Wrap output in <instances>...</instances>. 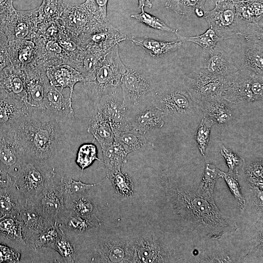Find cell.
I'll list each match as a JSON object with an SVG mask.
<instances>
[{"label": "cell", "instance_id": "cell-1", "mask_svg": "<svg viewBox=\"0 0 263 263\" xmlns=\"http://www.w3.org/2000/svg\"><path fill=\"white\" fill-rule=\"evenodd\" d=\"M60 122L46 109L28 110L12 124L28 161L43 166L61 142Z\"/></svg>", "mask_w": 263, "mask_h": 263}, {"label": "cell", "instance_id": "cell-2", "mask_svg": "<svg viewBox=\"0 0 263 263\" xmlns=\"http://www.w3.org/2000/svg\"><path fill=\"white\" fill-rule=\"evenodd\" d=\"M151 102L164 113L165 121L183 126L203 115L192 98L183 79L156 86Z\"/></svg>", "mask_w": 263, "mask_h": 263}, {"label": "cell", "instance_id": "cell-3", "mask_svg": "<svg viewBox=\"0 0 263 263\" xmlns=\"http://www.w3.org/2000/svg\"><path fill=\"white\" fill-rule=\"evenodd\" d=\"M118 46L105 54L92 77L83 82L86 94L95 108L103 96L119 89L122 77L127 71L120 57Z\"/></svg>", "mask_w": 263, "mask_h": 263}, {"label": "cell", "instance_id": "cell-4", "mask_svg": "<svg viewBox=\"0 0 263 263\" xmlns=\"http://www.w3.org/2000/svg\"><path fill=\"white\" fill-rule=\"evenodd\" d=\"M120 87L123 105L130 113L151 103L156 85L147 74L127 68L122 77Z\"/></svg>", "mask_w": 263, "mask_h": 263}, {"label": "cell", "instance_id": "cell-5", "mask_svg": "<svg viewBox=\"0 0 263 263\" xmlns=\"http://www.w3.org/2000/svg\"><path fill=\"white\" fill-rule=\"evenodd\" d=\"M228 76L213 75L200 67L187 75L184 81L199 107L206 102L222 98Z\"/></svg>", "mask_w": 263, "mask_h": 263}, {"label": "cell", "instance_id": "cell-6", "mask_svg": "<svg viewBox=\"0 0 263 263\" xmlns=\"http://www.w3.org/2000/svg\"><path fill=\"white\" fill-rule=\"evenodd\" d=\"M29 162L24 149L12 125H0V170L12 180Z\"/></svg>", "mask_w": 263, "mask_h": 263}, {"label": "cell", "instance_id": "cell-7", "mask_svg": "<svg viewBox=\"0 0 263 263\" xmlns=\"http://www.w3.org/2000/svg\"><path fill=\"white\" fill-rule=\"evenodd\" d=\"M32 204L53 223H59L66 214L64 196L53 172H49L43 190Z\"/></svg>", "mask_w": 263, "mask_h": 263}, {"label": "cell", "instance_id": "cell-8", "mask_svg": "<svg viewBox=\"0 0 263 263\" xmlns=\"http://www.w3.org/2000/svg\"><path fill=\"white\" fill-rule=\"evenodd\" d=\"M92 261L98 263H134L133 238L115 237L100 241L91 250Z\"/></svg>", "mask_w": 263, "mask_h": 263}, {"label": "cell", "instance_id": "cell-9", "mask_svg": "<svg viewBox=\"0 0 263 263\" xmlns=\"http://www.w3.org/2000/svg\"><path fill=\"white\" fill-rule=\"evenodd\" d=\"M38 18V7L26 11L15 9L0 23V31L5 35L8 42L32 39L36 34Z\"/></svg>", "mask_w": 263, "mask_h": 263}, {"label": "cell", "instance_id": "cell-10", "mask_svg": "<svg viewBox=\"0 0 263 263\" xmlns=\"http://www.w3.org/2000/svg\"><path fill=\"white\" fill-rule=\"evenodd\" d=\"M234 3L237 35L263 36V0H238Z\"/></svg>", "mask_w": 263, "mask_h": 263}, {"label": "cell", "instance_id": "cell-11", "mask_svg": "<svg viewBox=\"0 0 263 263\" xmlns=\"http://www.w3.org/2000/svg\"><path fill=\"white\" fill-rule=\"evenodd\" d=\"M130 37L121 33L109 23L101 24L78 37L77 41L82 49L106 54L122 41L129 40Z\"/></svg>", "mask_w": 263, "mask_h": 263}, {"label": "cell", "instance_id": "cell-12", "mask_svg": "<svg viewBox=\"0 0 263 263\" xmlns=\"http://www.w3.org/2000/svg\"><path fill=\"white\" fill-rule=\"evenodd\" d=\"M204 17L209 28L212 29L223 40L237 36L236 9L232 1H215V6L212 10H205Z\"/></svg>", "mask_w": 263, "mask_h": 263}, {"label": "cell", "instance_id": "cell-13", "mask_svg": "<svg viewBox=\"0 0 263 263\" xmlns=\"http://www.w3.org/2000/svg\"><path fill=\"white\" fill-rule=\"evenodd\" d=\"M42 166L29 161L13 181L25 203L32 204L44 188L49 172L45 171Z\"/></svg>", "mask_w": 263, "mask_h": 263}, {"label": "cell", "instance_id": "cell-14", "mask_svg": "<svg viewBox=\"0 0 263 263\" xmlns=\"http://www.w3.org/2000/svg\"><path fill=\"white\" fill-rule=\"evenodd\" d=\"M110 125L114 134L132 129L129 114L123 103L119 89L103 96L95 108Z\"/></svg>", "mask_w": 263, "mask_h": 263}, {"label": "cell", "instance_id": "cell-15", "mask_svg": "<svg viewBox=\"0 0 263 263\" xmlns=\"http://www.w3.org/2000/svg\"><path fill=\"white\" fill-rule=\"evenodd\" d=\"M59 21L70 33L76 38L104 23L96 18L84 2L67 5Z\"/></svg>", "mask_w": 263, "mask_h": 263}, {"label": "cell", "instance_id": "cell-16", "mask_svg": "<svg viewBox=\"0 0 263 263\" xmlns=\"http://www.w3.org/2000/svg\"><path fill=\"white\" fill-rule=\"evenodd\" d=\"M25 105L28 110L45 109L44 96L45 84L48 80L46 69L37 65L24 68Z\"/></svg>", "mask_w": 263, "mask_h": 263}, {"label": "cell", "instance_id": "cell-17", "mask_svg": "<svg viewBox=\"0 0 263 263\" xmlns=\"http://www.w3.org/2000/svg\"><path fill=\"white\" fill-rule=\"evenodd\" d=\"M251 77L238 70L228 76L222 98L231 107L254 102Z\"/></svg>", "mask_w": 263, "mask_h": 263}, {"label": "cell", "instance_id": "cell-18", "mask_svg": "<svg viewBox=\"0 0 263 263\" xmlns=\"http://www.w3.org/2000/svg\"><path fill=\"white\" fill-rule=\"evenodd\" d=\"M239 70L254 77L263 76V36H246Z\"/></svg>", "mask_w": 263, "mask_h": 263}, {"label": "cell", "instance_id": "cell-19", "mask_svg": "<svg viewBox=\"0 0 263 263\" xmlns=\"http://www.w3.org/2000/svg\"><path fill=\"white\" fill-rule=\"evenodd\" d=\"M16 217L21 223L22 237L26 244H28L34 237L54 224L30 203H25Z\"/></svg>", "mask_w": 263, "mask_h": 263}, {"label": "cell", "instance_id": "cell-20", "mask_svg": "<svg viewBox=\"0 0 263 263\" xmlns=\"http://www.w3.org/2000/svg\"><path fill=\"white\" fill-rule=\"evenodd\" d=\"M44 105L60 122L74 118L72 98L64 97L61 92L53 86L49 79L45 84Z\"/></svg>", "mask_w": 263, "mask_h": 263}, {"label": "cell", "instance_id": "cell-21", "mask_svg": "<svg viewBox=\"0 0 263 263\" xmlns=\"http://www.w3.org/2000/svg\"><path fill=\"white\" fill-rule=\"evenodd\" d=\"M7 54L11 64L22 70L36 65L38 59L37 48L33 39L9 42Z\"/></svg>", "mask_w": 263, "mask_h": 263}, {"label": "cell", "instance_id": "cell-22", "mask_svg": "<svg viewBox=\"0 0 263 263\" xmlns=\"http://www.w3.org/2000/svg\"><path fill=\"white\" fill-rule=\"evenodd\" d=\"M132 128L145 134L150 131L160 129L165 122L163 113L151 103L129 114Z\"/></svg>", "mask_w": 263, "mask_h": 263}, {"label": "cell", "instance_id": "cell-23", "mask_svg": "<svg viewBox=\"0 0 263 263\" xmlns=\"http://www.w3.org/2000/svg\"><path fill=\"white\" fill-rule=\"evenodd\" d=\"M46 75L50 82L55 87L70 89L69 97L72 98L74 86L78 82H83L85 79L82 74L71 66L63 64L49 67Z\"/></svg>", "mask_w": 263, "mask_h": 263}, {"label": "cell", "instance_id": "cell-24", "mask_svg": "<svg viewBox=\"0 0 263 263\" xmlns=\"http://www.w3.org/2000/svg\"><path fill=\"white\" fill-rule=\"evenodd\" d=\"M25 77L22 69L10 64L0 73V83L8 95L25 103Z\"/></svg>", "mask_w": 263, "mask_h": 263}, {"label": "cell", "instance_id": "cell-25", "mask_svg": "<svg viewBox=\"0 0 263 263\" xmlns=\"http://www.w3.org/2000/svg\"><path fill=\"white\" fill-rule=\"evenodd\" d=\"M135 250L134 263L164 262L165 252L158 242L152 236L143 235L133 238Z\"/></svg>", "mask_w": 263, "mask_h": 263}, {"label": "cell", "instance_id": "cell-26", "mask_svg": "<svg viewBox=\"0 0 263 263\" xmlns=\"http://www.w3.org/2000/svg\"><path fill=\"white\" fill-rule=\"evenodd\" d=\"M206 54L208 55L207 60L201 67L210 74L226 77L239 69L232 61L230 56L218 45Z\"/></svg>", "mask_w": 263, "mask_h": 263}, {"label": "cell", "instance_id": "cell-27", "mask_svg": "<svg viewBox=\"0 0 263 263\" xmlns=\"http://www.w3.org/2000/svg\"><path fill=\"white\" fill-rule=\"evenodd\" d=\"M130 40L141 47L153 57H160L180 48L183 42L178 40L164 41L149 37H130Z\"/></svg>", "mask_w": 263, "mask_h": 263}, {"label": "cell", "instance_id": "cell-28", "mask_svg": "<svg viewBox=\"0 0 263 263\" xmlns=\"http://www.w3.org/2000/svg\"><path fill=\"white\" fill-rule=\"evenodd\" d=\"M25 199L13 184L0 188V217L5 215L16 216L25 204Z\"/></svg>", "mask_w": 263, "mask_h": 263}, {"label": "cell", "instance_id": "cell-29", "mask_svg": "<svg viewBox=\"0 0 263 263\" xmlns=\"http://www.w3.org/2000/svg\"><path fill=\"white\" fill-rule=\"evenodd\" d=\"M199 108L204 116L214 124H226L233 118L232 109L222 98L206 102Z\"/></svg>", "mask_w": 263, "mask_h": 263}, {"label": "cell", "instance_id": "cell-30", "mask_svg": "<svg viewBox=\"0 0 263 263\" xmlns=\"http://www.w3.org/2000/svg\"><path fill=\"white\" fill-rule=\"evenodd\" d=\"M105 54L96 51L82 49L71 66L82 74L85 81L93 75Z\"/></svg>", "mask_w": 263, "mask_h": 263}, {"label": "cell", "instance_id": "cell-31", "mask_svg": "<svg viewBox=\"0 0 263 263\" xmlns=\"http://www.w3.org/2000/svg\"><path fill=\"white\" fill-rule=\"evenodd\" d=\"M27 112L23 101L7 93L0 97V125H11Z\"/></svg>", "mask_w": 263, "mask_h": 263}, {"label": "cell", "instance_id": "cell-32", "mask_svg": "<svg viewBox=\"0 0 263 263\" xmlns=\"http://www.w3.org/2000/svg\"><path fill=\"white\" fill-rule=\"evenodd\" d=\"M104 164L107 172V178L113 173L121 171L127 162L128 154L116 141L109 144L100 145Z\"/></svg>", "mask_w": 263, "mask_h": 263}, {"label": "cell", "instance_id": "cell-33", "mask_svg": "<svg viewBox=\"0 0 263 263\" xmlns=\"http://www.w3.org/2000/svg\"><path fill=\"white\" fill-rule=\"evenodd\" d=\"M87 132L94 136L100 145L111 144L115 141L110 125L98 111H95L90 119Z\"/></svg>", "mask_w": 263, "mask_h": 263}, {"label": "cell", "instance_id": "cell-34", "mask_svg": "<svg viewBox=\"0 0 263 263\" xmlns=\"http://www.w3.org/2000/svg\"><path fill=\"white\" fill-rule=\"evenodd\" d=\"M57 224L59 225H65L69 231L77 233H83L101 225V222L95 214L80 216L70 213L68 210L66 215Z\"/></svg>", "mask_w": 263, "mask_h": 263}, {"label": "cell", "instance_id": "cell-35", "mask_svg": "<svg viewBox=\"0 0 263 263\" xmlns=\"http://www.w3.org/2000/svg\"><path fill=\"white\" fill-rule=\"evenodd\" d=\"M145 134L132 128L114 134L115 140L129 154L135 151L144 150L151 145L146 138Z\"/></svg>", "mask_w": 263, "mask_h": 263}, {"label": "cell", "instance_id": "cell-36", "mask_svg": "<svg viewBox=\"0 0 263 263\" xmlns=\"http://www.w3.org/2000/svg\"><path fill=\"white\" fill-rule=\"evenodd\" d=\"M0 234L6 240L26 244L22 237L21 223L16 216L5 215L0 217Z\"/></svg>", "mask_w": 263, "mask_h": 263}, {"label": "cell", "instance_id": "cell-37", "mask_svg": "<svg viewBox=\"0 0 263 263\" xmlns=\"http://www.w3.org/2000/svg\"><path fill=\"white\" fill-rule=\"evenodd\" d=\"M175 34L177 36V40L183 43L190 42L196 44L203 49L205 54L212 51L217 45V43L223 40L210 28H209L204 33L196 36H184L178 32H176Z\"/></svg>", "mask_w": 263, "mask_h": 263}, {"label": "cell", "instance_id": "cell-38", "mask_svg": "<svg viewBox=\"0 0 263 263\" xmlns=\"http://www.w3.org/2000/svg\"><path fill=\"white\" fill-rule=\"evenodd\" d=\"M87 193L66 199L65 204L68 212L80 216L95 214L96 207Z\"/></svg>", "mask_w": 263, "mask_h": 263}, {"label": "cell", "instance_id": "cell-39", "mask_svg": "<svg viewBox=\"0 0 263 263\" xmlns=\"http://www.w3.org/2000/svg\"><path fill=\"white\" fill-rule=\"evenodd\" d=\"M220 177L221 170L214 165L207 163L197 191L198 196L208 200H213L214 186L217 179Z\"/></svg>", "mask_w": 263, "mask_h": 263}, {"label": "cell", "instance_id": "cell-40", "mask_svg": "<svg viewBox=\"0 0 263 263\" xmlns=\"http://www.w3.org/2000/svg\"><path fill=\"white\" fill-rule=\"evenodd\" d=\"M67 5L63 0H43L38 7V23L59 20Z\"/></svg>", "mask_w": 263, "mask_h": 263}, {"label": "cell", "instance_id": "cell-41", "mask_svg": "<svg viewBox=\"0 0 263 263\" xmlns=\"http://www.w3.org/2000/svg\"><path fill=\"white\" fill-rule=\"evenodd\" d=\"M64 233L61 226L56 222L34 237L28 244L35 249L38 248H50Z\"/></svg>", "mask_w": 263, "mask_h": 263}, {"label": "cell", "instance_id": "cell-42", "mask_svg": "<svg viewBox=\"0 0 263 263\" xmlns=\"http://www.w3.org/2000/svg\"><path fill=\"white\" fill-rule=\"evenodd\" d=\"M100 183L93 184H86L80 180L78 181L74 180L68 176H63L58 180V184L63 193L65 201L69 198L87 193L93 187Z\"/></svg>", "mask_w": 263, "mask_h": 263}, {"label": "cell", "instance_id": "cell-43", "mask_svg": "<svg viewBox=\"0 0 263 263\" xmlns=\"http://www.w3.org/2000/svg\"><path fill=\"white\" fill-rule=\"evenodd\" d=\"M207 0H167L166 8L176 14L191 16L195 10L205 8L204 4Z\"/></svg>", "mask_w": 263, "mask_h": 263}, {"label": "cell", "instance_id": "cell-44", "mask_svg": "<svg viewBox=\"0 0 263 263\" xmlns=\"http://www.w3.org/2000/svg\"><path fill=\"white\" fill-rule=\"evenodd\" d=\"M95 160H100L97 157V148L94 144L85 143L79 147L75 162L81 169L82 172L90 166Z\"/></svg>", "mask_w": 263, "mask_h": 263}, {"label": "cell", "instance_id": "cell-45", "mask_svg": "<svg viewBox=\"0 0 263 263\" xmlns=\"http://www.w3.org/2000/svg\"><path fill=\"white\" fill-rule=\"evenodd\" d=\"M141 10V13L132 15L131 17L137 21L154 29L172 32L174 34L178 32V29L170 27L161 19L146 12L144 8L142 9Z\"/></svg>", "mask_w": 263, "mask_h": 263}, {"label": "cell", "instance_id": "cell-46", "mask_svg": "<svg viewBox=\"0 0 263 263\" xmlns=\"http://www.w3.org/2000/svg\"><path fill=\"white\" fill-rule=\"evenodd\" d=\"M214 124L212 120L204 116L196 131L195 137L200 151L203 155L205 154L209 141L211 127Z\"/></svg>", "mask_w": 263, "mask_h": 263}, {"label": "cell", "instance_id": "cell-47", "mask_svg": "<svg viewBox=\"0 0 263 263\" xmlns=\"http://www.w3.org/2000/svg\"><path fill=\"white\" fill-rule=\"evenodd\" d=\"M108 178H111L113 186L117 193L124 197H129L133 193V183L127 174L119 171Z\"/></svg>", "mask_w": 263, "mask_h": 263}, {"label": "cell", "instance_id": "cell-48", "mask_svg": "<svg viewBox=\"0 0 263 263\" xmlns=\"http://www.w3.org/2000/svg\"><path fill=\"white\" fill-rule=\"evenodd\" d=\"M50 248L58 252L65 262H75L76 255L75 249L64 233Z\"/></svg>", "mask_w": 263, "mask_h": 263}, {"label": "cell", "instance_id": "cell-49", "mask_svg": "<svg viewBox=\"0 0 263 263\" xmlns=\"http://www.w3.org/2000/svg\"><path fill=\"white\" fill-rule=\"evenodd\" d=\"M238 172H225L221 170V177L226 181L231 192L239 203L241 207L243 208L245 206V201L241 192L238 181Z\"/></svg>", "mask_w": 263, "mask_h": 263}, {"label": "cell", "instance_id": "cell-50", "mask_svg": "<svg viewBox=\"0 0 263 263\" xmlns=\"http://www.w3.org/2000/svg\"><path fill=\"white\" fill-rule=\"evenodd\" d=\"M109 0H86L84 3L96 19L104 23L108 21L107 7Z\"/></svg>", "mask_w": 263, "mask_h": 263}, {"label": "cell", "instance_id": "cell-51", "mask_svg": "<svg viewBox=\"0 0 263 263\" xmlns=\"http://www.w3.org/2000/svg\"><path fill=\"white\" fill-rule=\"evenodd\" d=\"M221 153L228 167V172H238L239 169L244 164V160L224 146L221 149Z\"/></svg>", "mask_w": 263, "mask_h": 263}, {"label": "cell", "instance_id": "cell-52", "mask_svg": "<svg viewBox=\"0 0 263 263\" xmlns=\"http://www.w3.org/2000/svg\"><path fill=\"white\" fill-rule=\"evenodd\" d=\"M20 256L19 252L0 243V263L19 262Z\"/></svg>", "mask_w": 263, "mask_h": 263}, {"label": "cell", "instance_id": "cell-53", "mask_svg": "<svg viewBox=\"0 0 263 263\" xmlns=\"http://www.w3.org/2000/svg\"><path fill=\"white\" fill-rule=\"evenodd\" d=\"M251 89L255 101H263V76L251 77Z\"/></svg>", "mask_w": 263, "mask_h": 263}, {"label": "cell", "instance_id": "cell-54", "mask_svg": "<svg viewBox=\"0 0 263 263\" xmlns=\"http://www.w3.org/2000/svg\"><path fill=\"white\" fill-rule=\"evenodd\" d=\"M14 0H0V23L4 20L16 9Z\"/></svg>", "mask_w": 263, "mask_h": 263}, {"label": "cell", "instance_id": "cell-55", "mask_svg": "<svg viewBox=\"0 0 263 263\" xmlns=\"http://www.w3.org/2000/svg\"><path fill=\"white\" fill-rule=\"evenodd\" d=\"M13 183V181L8 174L0 170V188L8 187Z\"/></svg>", "mask_w": 263, "mask_h": 263}, {"label": "cell", "instance_id": "cell-56", "mask_svg": "<svg viewBox=\"0 0 263 263\" xmlns=\"http://www.w3.org/2000/svg\"><path fill=\"white\" fill-rule=\"evenodd\" d=\"M8 42L5 35L0 31V52L7 54Z\"/></svg>", "mask_w": 263, "mask_h": 263}, {"label": "cell", "instance_id": "cell-57", "mask_svg": "<svg viewBox=\"0 0 263 263\" xmlns=\"http://www.w3.org/2000/svg\"><path fill=\"white\" fill-rule=\"evenodd\" d=\"M11 64L7 54L0 52V73L6 67Z\"/></svg>", "mask_w": 263, "mask_h": 263}, {"label": "cell", "instance_id": "cell-58", "mask_svg": "<svg viewBox=\"0 0 263 263\" xmlns=\"http://www.w3.org/2000/svg\"><path fill=\"white\" fill-rule=\"evenodd\" d=\"M138 9H143L145 7L151 8L152 7V4L150 0H138Z\"/></svg>", "mask_w": 263, "mask_h": 263}, {"label": "cell", "instance_id": "cell-59", "mask_svg": "<svg viewBox=\"0 0 263 263\" xmlns=\"http://www.w3.org/2000/svg\"><path fill=\"white\" fill-rule=\"evenodd\" d=\"M6 93V92L5 91L2 85L0 83V97Z\"/></svg>", "mask_w": 263, "mask_h": 263}, {"label": "cell", "instance_id": "cell-60", "mask_svg": "<svg viewBox=\"0 0 263 263\" xmlns=\"http://www.w3.org/2000/svg\"><path fill=\"white\" fill-rule=\"evenodd\" d=\"M214 0L215 1H216L220 0ZM231 0V1H232L233 2H235V1H237V0Z\"/></svg>", "mask_w": 263, "mask_h": 263}]
</instances>
